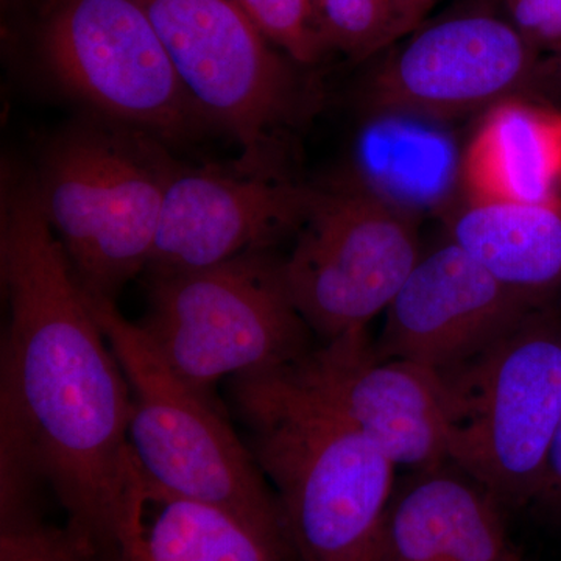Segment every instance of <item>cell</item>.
<instances>
[{"label":"cell","mask_w":561,"mask_h":561,"mask_svg":"<svg viewBox=\"0 0 561 561\" xmlns=\"http://www.w3.org/2000/svg\"><path fill=\"white\" fill-rule=\"evenodd\" d=\"M0 279L7 327L0 359L2 519L33 515L49 489L68 529L99 561L117 542L144 481L130 442L131 394L33 176L3 172Z\"/></svg>","instance_id":"1"},{"label":"cell","mask_w":561,"mask_h":561,"mask_svg":"<svg viewBox=\"0 0 561 561\" xmlns=\"http://www.w3.org/2000/svg\"><path fill=\"white\" fill-rule=\"evenodd\" d=\"M249 449L278 496L300 561H364L393 494L397 465L353 423L278 373L230 379Z\"/></svg>","instance_id":"2"},{"label":"cell","mask_w":561,"mask_h":561,"mask_svg":"<svg viewBox=\"0 0 561 561\" xmlns=\"http://www.w3.org/2000/svg\"><path fill=\"white\" fill-rule=\"evenodd\" d=\"M157 138L94 116L44 150L41 206L81 289L116 302L149 265L175 165Z\"/></svg>","instance_id":"3"},{"label":"cell","mask_w":561,"mask_h":561,"mask_svg":"<svg viewBox=\"0 0 561 561\" xmlns=\"http://www.w3.org/2000/svg\"><path fill=\"white\" fill-rule=\"evenodd\" d=\"M87 300L130 387L128 442L144 483L287 530L275 490L213 398L184 382L116 302Z\"/></svg>","instance_id":"4"},{"label":"cell","mask_w":561,"mask_h":561,"mask_svg":"<svg viewBox=\"0 0 561 561\" xmlns=\"http://www.w3.org/2000/svg\"><path fill=\"white\" fill-rule=\"evenodd\" d=\"M138 324L161 359L206 397L220 379L279 370L313 348L283 264L268 251L150 273L149 309Z\"/></svg>","instance_id":"5"},{"label":"cell","mask_w":561,"mask_h":561,"mask_svg":"<svg viewBox=\"0 0 561 561\" xmlns=\"http://www.w3.org/2000/svg\"><path fill=\"white\" fill-rule=\"evenodd\" d=\"M451 387V463L497 504L537 502L561 421V301L442 371Z\"/></svg>","instance_id":"6"},{"label":"cell","mask_w":561,"mask_h":561,"mask_svg":"<svg viewBox=\"0 0 561 561\" xmlns=\"http://www.w3.org/2000/svg\"><path fill=\"white\" fill-rule=\"evenodd\" d=\"M38 55L51 87L102 119L164 140L194 138L210 124L140 0H51Z\"/></svg>","instance_id":"7"},{"label":"cell","mask_w":561,"mask_h":561,"mask_svg":"<svg viewBox=\"0 0 561 561\" xmlns=\"http://www.w3.org/2000/svg\"><path fill=\"white\" fill-rule=\"evenodd\" d=\"M184 90L242 147V171L265 169L273 136L302 111L294 61L236 0H140Z\"/></svg>","instance_id":"8"},{"label":"cell","mask_w":561,"mask_h":561,"mask_svg":"<svg viewBox=\"0 0 561 561\" xmlns=\"http://www.w3.org/2000/svg\"><path fill=\"white\" fill-rule=\"evenodd\" d=\"M420 257L415 219L351 184L321 191L280 264L295 308L327 343L387 311Z\"/></svg>","instance_id":"9"},{"label":"cell","mask_w":561,"mask_h":561,"mask_svg":"<svg viewBox=\"0 0 561 561\" xmlns=\"http://www.w3.org/2000/svg\"><path fill=\"white\" fill-rule=\"evenodd\" d=\"M275 373L353 423L394 465L430 470L451 463L448 379L413 362L378 359L367 328L323 343Z\"/></svg>","instance_id":"10"},{"label":"cell","mask_w":561,"mask_h":561,"mask_svg":"<svg viewBox=\"0 0 561 561\" xmlns=\"http://www.w3.org/2000/svg\"><path fill=\"white\" fill-rule=\"evenodd\" d=\"M376 69L370 111L446 121L526 95L541 51L504 14L461 11L423 24Z\"/></svg>","instance_id":"11"},{"label":"cell","mask_w":561,"mask_h":561,"mask_svg":"<svg viewBox=\"0 0 561 561\" xmlns=\"http://www.w3.org/2000/svg\"><path fill=\"white\" fill-rule=\"evenodd\" d=\"M538 308L448 241L420 257L390 302L376 357L456 370Z\"/></svg>","instance_id":"12"},{"label":"cell","mask_w":561,"mask_h":561,"mask_svg":"<svg viewBox=\"0 0 561 561\" xmlns=\"http://www.w3.org/2000/svg\"><path fill=\"white\" fill-rule=\"evenodd\" d=\"M320 194L265 173L176 168L146 271H197L251 251H268L301 230Z\"/></svg>","instance_id":"13"},{"label":"cell","mask_w":561,"mask_h":561,"mask_svg":"<svg viewBox=\"0 0 561 561\" xmlns=\"http://www.w3.org/2000/svg\"><path fill=\"white\" fill-rule=\"evenodd\" d=\"M497 502L449 463L391 494L368 561H522L502 526Z\"/></svg>","instance_id":"14"},{"label":"cell","mask_w":561,"mask_h":561,"mask_svg":"<svg viewBox=\"0 0 561 561\" xmlns=\"http://www.w3.org/2000/svg\"><path fill=\"white\" fill-rule=\"evenodd\" d=\"M468 202L561 203V111L526 95L485 111L461 157Z\"/></svg>","instance_id":"15"},{"label":"cell","mask_w":561,"mask_h":561,"mask_svg":"<svg viewBox=\"0 0 561 561\" xmlns=\"http://www.w3.org/2000/svg\"><path fill=\"white\" fill-rule=\"evenodd\" d=\"M116 561H300L289 531L257 526L217 505L144 483Z\"/></svg>","instance_id":"16"},{"label":"cell","mask_w":561,"mask_h":561,"mask_svg":"<svg viewBox=\"0 0 561 561\" xmlns=\"http://www.w3.org/2000/svg\"><path fill=\"white\" fill-rule=\"evenodd\" d=\"M449 241L537 306L561 301V203L468 202Z\"/></svg>","instance_id":"17"},{"label":"cell","mask_w":561,"mask_h":561,"mask_svg":"<svg viewBox=\"0 0 561 561\" xmlns=\"http://www.w3.org/2000/svg\"><path fill=\"white\" fill-rule=\"evenodd\" d=\"M440 122L397 111H370L357 139L356 181L415 219L460 186L461 157Z\"/></svg>","instance_id":"18"},{"label":"cell","mask_w":561,"mask_h":561,"mask_svg":"<svg viewBox=\"0 0 561 561\" xmlns=\"http://www.w3.org/2000/svg\"><path fill=\"white\" fill-rule=\"evenodd\" d=\"M317 28L328 50L373 57L401 39L390 0H311Z\"/></svg>","instance_id":"19"},{"label":"cell","mask_w":561,"mask_h":561,"mask_svg":"<svg viewBox=\"0 0 561 561\" xmlns=\"http://www.w3.org/2000/svg\"><path fill=\"white\" fill-rule=\"evenodd\" d=\"M257 31L298 66L319 62L327 54L311 0H236Z\"/></svg>","instance_id":"20"},{"label":"cell","mask_w":561,"mask_h":561,"mask_svg":"<svg viewBox=\"0 0 561 561\" xmlns=\"http://www.w3.org/2000/svg\"><path fill=\"white\" fill-rule=\"evenodd\" d=\"M0 561H99L72 530L46 526L36 516L5 519Z\"/></svg>","instance_id":"21"},{"label":"cell","mask_w":561,"mask_h":561,"mask_svg":"<svg viewBox=\"0 0 561 561\" xmlns=\"http://www.w3.org/2000/svg\"><path fill=\"white\" fill-rule=\"evenodd\" d=\"M504 16L541 54L561 49V0H504Z\"/></svg>","instance_id":"22"},{"label":"cell","mask_w":561,"mask_h":561,"mask_svg":"<svg viewBox=\"0 0 561 561\" xmlns=\"http://www.w3.org/2000/svg\"><path fill=\"white\" fill-rule=\"evenodd\" d=\"M537 502L549 511L561 512V421L556 443H553L551 459H549L545 485H542Z\"/></svg>","instance_id":"23"},{"label":"cell","mask_w":561,"mask_h":561,"mask_svg":"<svg viewBox=\"0 0 561 561\" xmlns=\"http://www.w3.org/2000/svg\"><path fill=\"white\" fill-rule=\"evenodd\" d=\"M437 2L438 0H390L401 38L423 25L424 18Z\"/></svg>","instance_id":"24"},{"label":"cell","mask_w":561,"mask_h":561,"mask_svg":"<svg viewBox=\"0 0 561 561\" xmlns=\"http://www.w3.org/2000/svg\"><path fill=\"white\" fill-rule=\"evenodd\" d=\"M530 91L551 92L561 95V49L541 57Z\"/></svg>","instance_id":"25"},{"label":"cell","mask_w":561,"mask_h":561,"mask_svg":"<svg viewBox=\"0 0 561 561\" xmlns=\"http://www.w3.org/2000/svg\"><path fill=\"white\" fill-rule=\"evenodd\" d=\"M364 561H368L367 559H365Z\"/></svg>","instance_id":"26"}]
</instances>
